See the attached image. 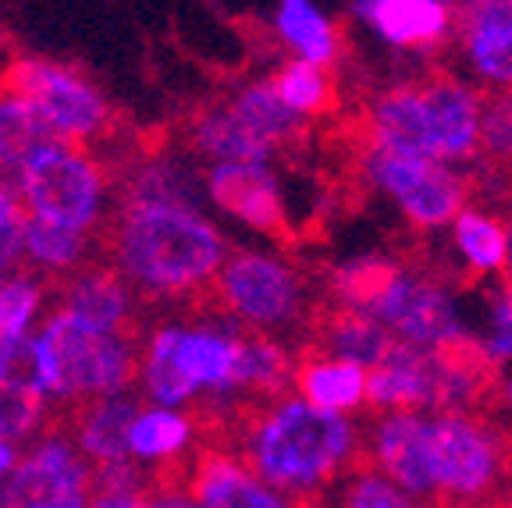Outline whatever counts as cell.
I'll use <instances>...</instances> for the list:
<instances>
[{
    "mask_svg": "<svg viewBox=\"0 0 512 508\" xmlns=\"http://www.w3.org/2000/svg\"><path fill=\"white\" fill-rule=\"evenodd\" d=\"M256 477L299 501L317 508L363 462V427L356 416H335L313 409L299 395H281L249 405L221 437Z\"/></svg>",
    "mask_w": 512,
    "mask_h": 508,
    "instance_id": "cell-1",
    "label": "cell"
},
{
    "mask_svg": "<svg viewBox=\"0 0 512 508\" xmlns=\"http://www.w3.org/2000/svg\"><path fill=\"white\" fill-rule=\"evenodd\" d=\"M96 253L118 267L146 306L182 313L203 299L228 256L224 235L185 203H114L93 231Z\"/></svg>",
    "mask_w": 512,
    "mask_h": 508,
    "instance_id": "cell-2",
    "label": "cell"
},
{
    "mask_svg": "<svg viewBox=\"0 0 512 508\" xmlns=\"http://www.w3.org/2000/svg\"><path fill=\"white\" fill-rule=\"evenodd\" d=\"M484 93L459 72H431L377 89L363 107V143L441 164H477Z\"/></svg>",
    "mask_w": 512,
    "mask_h": 508,
    "instance_id": "cell-3",
    "label": "cell"
},
{
    "mask_svg": "<svg viewBox=\"0 0 512 508\" xmlns=\"http://www.w3.org/2000/svg\"><path fill=\"white\" fill-rule=\"evenodd\" d=\"M207 302L242 331L271 338H306L317 317L310 278L292 260L264 249H228L221 270L210 281Z\"/></svg>",
    "mask_w": 512,
    "mask_h": 508,
    "instance_id": "cell-4",
    "label": "cell"
},
{
    "mask_svg": "<svg viewBox=\"0 0 512 508\" xmlns=\"http://www.w3.org/2000/svg\"><path fill=\"white\" fill-rule=\"evenodd\" d=\"M139 334H107L54 310L36 334L40 381L47 402H82V398L128 391L139 377L143 359Z\"/></svg>",
    "mask_w": 512,
    "mask_h": 508,
    "instance_id": "cell-5",
    "label": "cell"
},
{
    "mask_svg": "<svg viewBox=\"0 0 512 508\" xmlns=\"http://www.w3.org/2000/svg\"><path fill=\"white\" fill-rule=\"evenodd\" d=\"M427 469L434 505L488 508L512 480V437L484 413H431Z\"/></svg>",
    "mask_w": 512,
    "mask_h": 508,
    "instance_id": "cell-6",
    "label": "cell"
},
{
    "mask_svg": "<svg viewBox=\"0 0 512 508\" xmlns=\"http://www.w3.org/2000/svg\"><path fill=\"white\" fill-rule=\"evenodd\" d=\"M0 86L29 100L36 114L50 125L57 143L100 150V146H114L118 139H125L118 135V111L86 75H79L68 64L43 61V57H15L0 72Z\"/></svg>",
    "mask_w": 512,
    "mask_h": 508,
    "instance_id": "cell-7",
    "label": "cell"
},
{
    "mask_svg": "<svg viewBox=\"0 0 512 508\" xmlns=\"http://www.w3.org/2000/svg\"><path fill=\"white\" fill-rule=\"evenodd\" d=\"M15 175L25 214L36 217V221L79 231V235H89L104 221V199L107 189H111V175L93 157V150L50 143L32 153Z\"/></svg>",
    "mask_w": 512,
    "mask_h": 508,
    "instance_id": "cell-8",
    "label": "cell"
},
{
    "mask_svg": "<svg viewBox=\"0 0 512 508\" xmlns=\"http://www.w3.org/2000/svg\"><path fill=\"white\" fill-rule=\"evenodd\" d=\"M363 313L377 320L395 342L413 349L441 352L477 342L470 324L463 320L456 292L441 278H434L431 270L402 260H392Z\"/></svg>",
    "mask_w": 512,
    "mask_h": 508,
    "instance_id": "cell-9",
    "label": "cell"
},
{
    "mask_svg": "<svg viewBox=\"0 0 512 508\" xmlns=\"http://www.w3.org/2000/svg\"><path fill=\"white\" fill-rule=\"evenodd\" d=\"M360 175L384 203H392L409 228L424 235L445 231L448 221L470 203L473 189L463 167L370 143L360 150Z\"/></svg>",
    "mask_w": 512,
    "mask_h": 508,
    "instance_id": "cell-10",
    "label": "cell"
},
{
    "mask_svg": "<svg viewBox=\"0 0 512 508\" xmlns=\"http://www.w3.org/2000/svg\"><path fill=\"white\" fill-rule=\"evenodd\" d=\"M40 285L43 302H50V310L72 313L75 320L96 327V331L146 338V320L143 310L136 306V292L128 288L118 267L107 263L100 253H93L68 274L40 278Z\"/></svg>",
    "mask_w": 512,
    "mask_h": 508,
    "instance_id": "cell-11",
    "label": "cell"
},
{
    "mask_svg": "<svg viewBox=\"0 0 512 508\" xmlns=\"http://www.w3.org/2000/svg\"><path fill=\"white\" fill-rule=\"evenodd\" d=\"M452 11L463 79L480 93H512V0H452Z\"/></svg>",
    "mask_w": 512,
    "mask_h": 508,
    "instance_id": "cell-12",
    "label": "cell"
},
{
    "mask_svg": "<svg viewBox=\"0 0 512 508\" xmlns=\"http://www.w3.org/2000/svg\"><path fill=\"white\" fill-rule=\"evenodd\" d=\"M185 494L200 508H303L256 477L228 445L200 437L185 462Z\"/></svg>",
    "mask_w": 512,
    "mask_h": 508,
    "instance_id": "cell-13",
    "label": "cell"
},
{
    "mask_svg": "<svg viewBox=\"0 0 512 508\" xmlns=\"http://www.w3.org/2000/svg\"><path fill=\"white\" fill-rule=\"evenodd\" d=\"M203 189L221 214L235 217L267 239H288L292 224H288L285 192L271 164H246V160L210 164L203 175Z\"/></svg>",
    "mask_w": 512,
    "mask_h": 508,
    "instance_id": "cell-14",
    "label": "cell"
},
{
    "mask_svg": "<svg viewBox=\"0 0 512 508\" xmlns=\"http://www.w3.org/2000/svg\"><path fill=\"white\" fill-rule=\"evenodd\" d=\"M89 480H93V462L75 448L72 437L40 434L32 452L15 462L0 501L4 508H25L61 494H89Z\"/></svg>",
    "mask_w": 512,
    "mask_h": 508,
    "instance_id": "cell-15",
    "label": "cell"
},
{
    "mask_svg": "<svg viewBox=\"0 0 512 508\" xmlns=\"http://www.w3.org/2000/svg\"><path fill=\"white\" fill-rule=\"evenodd\" d=\"M352 15L402 54H438L456 32L452 0H352Z\"/></svg>",
    "mask_w": 512,
    "mask_h": 508,
    "instance_id": "cell-16",
    "label": "cell"
},
{
    "mask_svg": "<svg viewBox=\"0 0 512 508\" xmlns=\"http://www.w3.org/2000/svg\"><path fill=\"white\" fill-rule=\"evenodd\" d=\"M367 409L374 413H438V352L395 342L367 370Z\"/></svg>",
    "mask_w": 512,
    "mask_h": 508,
    "instance_id": "cell-17",
    "label": "cell"
},
{
    "mask_svg": "<svg viewBox=\"0 0 512 508\" xmlns=\"http://www.w3.org/2000/svg\"><path fill=\"white\" fill-rule=\"evenodd\" d=\"M292 395L310 402L313 409H324V413L356 416L367 409V370L349 363V359L303 345V352H296Z\"/></svg>",
    "mask_w": 512,
    "mask_h": 508,
    "instance_id": "cell-18",
    "label": "cell"
},
{
    "mask_svg": "<svg viewBox=\"0 0 512 508\" xmlns=\"http://www.w3.org/2000/svg\"><path fill=\"white\" fill-rule=\"evenodd\" d=\"M224 107L232 111V118L239 121L242 132H246L271 160L278 157V153L296 150L306 139V121H299L296 114L281 104L271 79L239 86L224 100Z\"/></svg>",
    "mask_w": 512,
    "mask_h": 508,
    "instance_id": "cell-19",
    "label": "cell"
},
{
    "mask_svg": "<svg viewBox=\"0 0 512 508\" xmlns=\"http://www.w3.org/2000/svg\"><path fill=\"white\" fill-rule=\"evenodd\" d=\"M196 445H200V420L192 409L150 405V409H139L128 427V459L150 469L182 462Z\"/></svg>",
    "mask_w": 512,
    "mask_h": 508,
    "instance_id": "cell-20",
    "label": "cell"
},
{
    "mask_svg": "<svg viewBox=\"0 0 512 508\" xmlns=\"http://www.w3.org/2000/svg\"><path fill=\"white\" fill-rule=\"evenodd\" d=\"M306 338H310L306 345H313V349L331 352L338 359H349V363L363 366V370H374L395 345L392 334L384 331L377 320H370L367 313L338 310V306L317 310Z\"/></svg>",
    "mask_w": 512,
    "mask_h": 508,
    "instance_id": "cell-21",
    "label": "cell"
},
{
    "mask_svg": "<svg viewBox=\"0 0 512 508\" xmlns=\"http://www.w3.org/2000/svg\"><path fill=\"white\" fill-rule=\"evenodd\" d=\"M448 246L459 267L470 278L491 281L502 278L505 267V214L480 203H466L452 221H448Z\"/></svg>",
    "mask_w": 512,
    "mask_h": 508,
    "instance_id": "cell-22",
    "label": "cell"
},
{
    "mask_svg": "<svg viewBox=\"0 0 512 508\" xmlns=\"http://www.w3.org/2000/svg\"><path fill=\"white\" fill-rule=\"evenodd\" d=\"M274 32L285 50L299 61L335 68L342 57V32L338 22L320 8L317 0H281L274 11Z\"/></svg>",
    "mask_w": 512,
    "mask_h": 508,
    "instance_id": "cell-23",
    "label": "cell"
},
{
    "mask_svg": "<svg viewBox=\"0 0 512 508\" xmlns=\"http://www.w3.org/2000/svg\"><path fill=\"white\" fill-rule=\"evenodd\" d=\"M185 143L192 153L207 157L210 164H235V160H246V164H271L260 146L249 139L239 128V121L232 118V111L224 104L200 107L185 121Z\"/></svg>",
    "mask_w": 512,
    "mask_h": 508,
    "instance_id": "cell-24",
    "label": "cell"
},
{
    "mask_svg": "<svg viewBox=\"0 0 512 508\" xmlns=\"http://www.w3.org/2000/svg\"><path fill=\"white\" fill-rule=\"evenodd\" d=\"M89 235L57 228V224L25 217L22 228V267L32 270L36 278H57L68 274L79 263L89 260Z\"/></svg>",
    "mask_w": 512,
    "mask_h": 508,
    "instance_id": "cell-25",
    "label": "cell"
},
{
    "mask_svg": "<svg viewBox=\"0 0 512 508\" xmlns=\"http://www.w3.org/2000/svg\"><path fill=\"white\" fill-rule=\"evenodd\" d=\"M271 86L281 104L296 114L299 121H306V125L335 111L338 93H335V79H331V68L288 57L278 72L271 75Z\"/></svg>",
    "mask_w": 512,
    "mask_h": 508,
    "instance_id": "cell-26",
    "label": "cell"
},
{
    "mask_svg": "<svg viewBox=\"0 0 512 508\" xmlns=\"http://www.w3.org/2000/svg\"><path fill=\"white\" fill-rule=\"evenodd\" d=\"M57 143L47 121L29 100L0 86V171H18L43 146Z\"/></svg>",
    "mask_w": 512,
    "mask_h": 508,
    "instance_id": "cell-27",
    "label": "cell"
},
{
    "mask_svg": "<svg viewBox=\"0 0 512 508\" xmlns=\"http://www.w3.org/2000/svg\"><path fill=\"white\" fill-rule=\"evenodd\" d=\"M477 164L488 175H512V93H484Z\"/></svg>",
    "mask_w": 512,
    "mask_h": 508,
    "instance_id": "cell-28",
    "label": "cell"
},
{
    "mask_svg": "<svg viewBox=\"0 0 512 508\" xmlns=\"http://www.w3.org/2000/svg\"><path fill=\"white\" fill-rule=\"evenodd\" d=\"M331 501H335V508H424L406 491H399L388 477H381L377 469H370L367 462L345 473L342 484L331 491Z\"/></svg>",
    "mask_w": 512,
    "mask_h": 508,
    "instance_id": "cell-29",
    "label": "cell"
},
{
    "mask_svg": "<svg viewBox=\"0 0 512 508\" xmlns=\"http://www.w3.org/2000/svg\"><path fill=\"white\" fill-rule=\"evenodd\" d=\"M43 306V285L32 270H11L8 285H0V345L15 342L29 334V324L36 320Z\"/></svg>",
    "mask_w": 512,
    "mask_h": 508,
    "instance_id": "cell-30",
    "label": "cell"
},
{
    "mask_svg": "<svg viewBox=\"0 0 512 508\" xmlns=\"http://www.w3.org/2000/svg\"><path fill=\"white\" fill-rule=\"evenodd\" d=\"M480 356L502 374L512 366V281H498L488 295V327L477 338Z\"/></svg>",
    "mask_w": 512,
    "mask_h": 508,
    "instance_id": "cell-31",
    "label": "cell"
},
{
    "mask_svg": "<svg viewBox=\"0 0 512 508\" xmlns=\"http://www.w3.org/2000/svg\"><path fill=\"white\" fill-rule=\"evenodd\" d=\"M25 207L18 196V185L8 182V171H0V270L22 267V228Z\"/></svg>",
    "mask_w": 512,
    "mask_h": 508,
    "instance_id": "cell-32",
    "label": "cell"
},
{
    "mask_svg": "<svg viewBox=\"0 0 512 508\" xmlns=\"http://www.w3.org/2000/svg\"><path fill=\"white\" fill-rule=\"evenodd\" d=\"M25 508H89V494H61V498H43Z\"/></svg>",
    "mask_w": 512,
    "mask_h": 508,
    "instance_id": "cell-33",
    "label": "cell"
},
{
    "mask_svg": "<svg viewBox=\"0 0 512 508\" xmlns=\"http://www.w3.org/2000/svg\"><path fill=\"white\" fill-rule=\"evenodd\" d=\"M15 462H18L15 445H11V441H4V437H0V480L11 477V469H15Z\"/></svg>",
    "mask_w": 512,
    "mask_h": 508,
    "instance_id": "cell-34",
    "label": "cell"
},
{
    "mask_svg": "<svg viewBox=\"0 0 512 508\" xmlns=\"http://www.w3.org/2000/svg\"><path fill=\"white\" fill-rule=\"evenodd\" d=\"M502 281H512V210L505 214V267H502Z\"/></svg>",
    "mask_w": 512,
    "mask_h": 508,
    "instance_id": "cell-35",
    "label": "cell"
},
{
    "mask_svg": "<svg viewBox=\"0 0 512 508\" xmlns=\"http://www.w3.org/2000/svg\"><path fill=\"white\" fill-rule=\"evenodd\" d=\"M495 398L505 405L512 413V374H498V388H495Z\"/></svg>",
    "mask_w": 512,
    "mask_h": 508,
    "instance_id": "cell-36",
    "label": "cell"
},
{
    "mask_svg": "<svg viewBox=\"0 0 512 508\" xmlns=\"http://www.w3.org/2000/svg\"><path fill=\"white\" fill-rule=\"evenodd\" d=\"M427 508H445V505H427Z\"/></svg>",
    "mask_w": 512,
    "mask_h": 508,
    "instance_id": "cell-37",
    "label": "cell"
},
{
    "mask_svg": "<svg viewBox=\"0 0 512 508\" xmlns=\"http://www.w3.org/2000/svg\"><path fill=\"white\" fill-rule=\"evenodd\" d=\"M0 508H4V501H0Z\"/></svg>",
    "mask_w": 512,
    "mask_h": 508,
    "instance_id": "cell-38",
    "label": "cell"
}]
</instances>
